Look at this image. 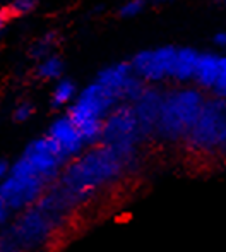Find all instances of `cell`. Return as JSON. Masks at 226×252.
<instances>
[{
  "instance_id": "cell-20",
  "label": "cell",
  "mask_w": 226,
  "mask_h": 252,
  "mask_svg": "<svg viewBox=\"0 0 226 252\" xmlns=\"http://www.w3.org/2000/svg\"><path fill=\"white\" fill-rule=\"evenodd\" d=\"M9 168H10V163L7 159H0V184L5 180L7 173H9Z\"/></svg>"
},
{
  "instance_id": "cell-18",
  "label": "cell",
  "mask_w": 226,
  "mask_h": 252,
  "mask_svg": "<svg viewBox=\"0 0 226 252\" xmlns=\"http://www.w3.org/2000/svg\"><path fill=\"white\" fill-rule=\"evenodd\" d=\"M10 216H12V211H10V209L7 208L5 202L0 199V228H2V226L5 225L7 221H9Z\"/></svg>"
},
{
  "instance_id": "cell-6",
  "label": "cell",
  "mask_w": 226,
  "mask_h": 252,
  "mask_svg": "<svg viewBox=\"0 0 226 252\" xmlns=\"http://www.w3.org/2000/svg\"><path fill=\"white\" fill-rule=\"evenodd\" d=\"M176 48L160 47L156 50H142L136 53L130 63L134 76H137L144 84L161 83L165 79H173Z\"/></svg>"
},
{
  "instance_id": "cell-1",
  "label": "cell",
  "mask_w": 226,
  "mask_h": 252,
  "mask_svg": "<svg viewBox=\"0 0 226 252\" xmlns=\"http://www.w3.org/2000/svg\"><path fill=\"white\" fill-rule=\"evenodd\" d=\"M67 163V156L47 134L31 141L10 163L9 173L0 184V199L12 215L29 208L54 186Z\"/></svg>"
},
{
  "instance_id": "cell-9",
  "label": "cell",
  "mask_w": 226,
  "mask_h": 252,
  "mask_svg": "<svg viewBox=\"0 0 226 252\" xmlns=\"http://www.w3.org/2000/svg\"><path fill=\"white\" fill-rule=\"evenodd\" d=\"M161 98H163V94H161L160 91L144 88V91L141 93V96L134 101L132 108H134V113H136V117H137V122H139L142 136H147L149 130H154L158 115H160Z\"/></svg>"
},
{
  "instance_id": "cell-8",
  "label": "cell",
  "mask_w": 226,
  "mask_h": 252,
  "mask_svg": "<svg viewBox=\"0 0 226 252\" xmlns=\"http://www.w3.org/2000/svg\"><path fill=\"white\" fill-rule=\"evenodd\" d=\"M47 136L60 148V151L67 156L69 161L87 148L77 126L67 115L56 117L48 127Z\"/></svg>"
},
{
  "instance_id": "cell-23",
  "label": "cell",
  "mask_w": 226,
  "mask_h": 252,
  "mask_svg": "<svg viewBox=\"0 0 226 252\" xmlns=\"http://www.w3.org/2000/svg\"><path fill=\"white\" fill-rule=\"evenodd\" d=\"M214 2H216V3H220V2H221V3H225V0H214Z\"/></svg>"
},
{
  "instance_id": "cell-16",
  "label": "cell",
  "mask_w": 226,
  "mask_h": 252,
  "mask_svg": "<svg viewBox=\"0 0 226 252\" xmlns=\"http://www.w3.org/2000/svg\"><path fill=\"white\" fill-rule=\"evenodd\" d=\"M34 105L31 101H21L19 105L14 108L12 112V120L17 124H24L28 122V120L31 119V117L34 115Z\"/></svg>"
},
{
  "instance_id": "cell-19",
  "label": "cell",
  "mask_w": 226,
  "mask_h": 252,
  "mask_svg": "<svg viewBox=\"0 0 226 252\" xmlns=\"http://www.w3.org/2000/svg\"><path fill=\"white\" fill-rule=\"evenodd\" d=\"M10 19H12V17H10V14L7 12L5 7H3V9H0V33H2V30L7 26V23H9Z\"/></svg>"
},
{
  "instance_id": "cell-17",
  "label": "cell",
  "mask_w": 226,
  "mask_h": 252,
  "mask_svg": "<svg viewBox=\"0 0 226 252\" xmlns=\"http://www.w3.org/2000/svg\"><path fill=\"white\" fill-rule=\"evenodd\" d=\"M146 0H127L122 7L118 9V14L122 17H136L146 9Z\"/></svg>"
},
{
  "instance_id": "cell-12",
  "label": "cell",
  "mask_w": 226,
  "mask_h": 252,
  "mask_svg": "<svg viewBox=\"0 0 226 252\" xmlns=\"http://www.w3.org/2000/svg\"><path fill=\"white\" fill-rule=\"evenodd\" d=\"M77 94V84L69 77H63L55 84L54 91H52V106L54 108H62V106H69L74 101Z\"/></svg>"
},
{
  "instance_id": "cell-14",
  "label": "cell",
  "mask_w": 226,
  "mask_h": 252,
  "mask_svg": "<svg viewBox=\"0 0 226 252\" xmlns=\"http://www.w3.org/2000/svg\"><path fill=\"white\" fill-rule=\"evenodd\" d=\"M55 47H56V33L55 31H50V33L43 34L40 40H36L31 45L29 55L36 60H43L48 55H54Z\"/></svg>"
},
{
  "instance_id": "cell-7",
  "label": "cell",
  "mask_w": 226,
  "mask_h": 252,
  "mask_svg": "<svg viewBox=\"0 0 226 252\" xmlns=\"http://www.w3.org/2000/svg\"><path fill=\"white\" fill-rule=\"evenodd\" d=\"M192 81L202 90H207L214 98H223L226 94V59L216 53H199L194 67Z\"/></svg>"
},
{
  "instance_id": "cell-22",
  "label": "cell",
  "mask_w": 226,
  "mask_h": 252,
  "mask_svg": "<svg viewBox=\"0 0 226 252\" xmlns=\"http://www.w3.org/2000/svg\"><path fill=\"white\" fill-rule=\"evenodd\" d=\"M153 2V5H165V3L171 2V0H151Z\"/></svg>"
},
{
  "instance_id": "cell-11",
  "label": "cell",
  "mask_w": 226,
  "mask_h": 252,
  "mask_svg": "<svg viewBox=\"0 0 226 252\" xmlns=\"http://www.w3.org/2000/svg\"><path fill=\"white\" fill-rule=\"evenodd\" d=\"M197 57H199V52L194 50V48H178L175 59V69H173V79L178 81V83L192 81Z\"/></svg>"
},
{
  "instance_id": "cell-10",
  "label": "cell",
  "mask_w": 226,
  "mask_h": 252,
  "mask_svg": "<svg viewBox=\"0 0 226 252\" xmlns=\"http://www.w3.org/2000/svg\"><path fill=\"white\" fill-rule=\"evenodd\" d=\"M132 76H134V72H132L130 63L118 62L101 70L96 77V83L100 84V86H103L107 91H110L113 96L122 103V101H125V88Z\"/></svg>"
},
{
  "instance_id": "cell-3",
  "label": "cell",
  "mask_w": 226,
  "mask_h": 252,
  "mask_svg": "<svg viewBox=\"0 0 226 252\" xmlns=\"http://www.w3.org/2000/svg\"><path fill=\"white\" fill-rule=\"evenodd\" d=\"M185 141L194 151L216 153L225 148L226 141V117H225V100L213 98L206 101L197 117L196 124Z\"/></svg>"
},
{
  "instance_id": "cell-21",
  "label": "cell",
  "mask_w": 226,
  "mask_h": 252,
  "mask_svg": "<svg viewBox=\"0 0 226 252\" xmlns=\"http://www.w3.org/2000/svg\"><path fill=\"white\" fill-rule=\"evenodd\" d=\"M213 41H214V45H216V47H221V48H223L225 45H226V34L223 33V31H220V33L214 34Z\"/></svg>"
},
{
  "instance_id": "cell-4",
  "label": "cell",
  "mask_w": 226,
  "mask_h": 252,
  "mask_svg": "<svg viewBox=\"0 0 226 252\" xmlns=\"http://www.w3.org/2000/svg\"><path fill=\"white\" fill-rule=\"evenodd\" d=\"M141 137L144 136L141 132L132 105L120 103L105 117L100 143L130 153V155H137V144Z\"/></svg>"
},
{
  "instance_id": "cell-13",
  "label": "cell",
  "mask_w": 226,
  "mask_h": 252,
  "mask_svg": "<svg viewBox=\"0 0 226 252\" xmlns=\"http://www.w3.org/2000/svg\"><path fill=\"white\" fill-rule=\"evenodd\" d=\"M65 70V63H63L62 57L58 55H48L43 59L36 67V76L43 81H55L62 79V74Z\"/></svg>"
},
{
  "instance_id": "cell-2",
  "label": "cell",
  "mask_w": 226,
  "mask_h": 252,
  "mask_svg": "<svg viewBox=\"0 0 226 252\" xmlns=\"http://www.w3.org/2000/svg\"><path fill=\"white\" fill-rule=\"evenodd\" d=\"M204 103L206 100L199 90H178L163 94L154 130L167 141L185 139Z\"/></svg>"
},
{
  "instance_id": "cell-15",
  "label": "cell",
  "mask_w": 226,
  "mask_h": 252,
  "mask_svg": "<svg viewBox=\"0 0 226 252\" xmlns=\"http://www.w3.org/2000/svg\"><path fill=\"white\" fill-rule=\"evenodd\" d=\"M38 2H40V0H12L5 9H7V12L10 14V17H19V16H26V14L33 12V10L36 9Z\"/></svg>"
},
{
  "instance_id": "cell-5",
  "label": "cell",
  "mask_w": 226,
  "mask_h": 252,
  "mask_svg": "<svg viewBox=\"0 0 226 252\" xmlns=\"http://www.w3.org/2000/svg\"><path fill=\"white\" fill-rule=\"evenodd\" d=\"M120 105V101L107 91L103 86L94 81L89 86L84 88L81 93L76 94L74 101L69 105L65 115L72 120L76 126L86 122H103L105 117Z\"/></svg>"
}]
</instances>
